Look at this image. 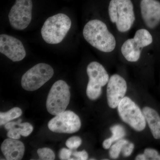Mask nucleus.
I'll use <instances>...</instances> for the list:
<instances>
[{
	"label": "nucleus",
	"instance_id": "19",
	"mask_svg": "<svg viewBox=\"0 0 160 160\" xmlns=\"http://www.w3.org/2000/svg\"><path fill=\"white\" fill-rule=\"evenodd\" d=\"M128 143H129V141L122 139L117 141L115 144L110 147L109 152L110 157L113 159L118 158L123 147Z\"/></svg>",
	"mask_w": 160,
	"mask_h": 160
},
{
	"label": "nucleus",
	"instance_id": "3",
	"mask_svg": "<svg viewBox=\"0 0 160 160\" xmlns=\"http://www.w3.org/2000/svg\"><path fill=\"white\" fill-rule=\"evenodd\" d=\"M71 23L70 18L63 13L48 18L41 29L43 40L49 44L61 42L70 29Z\"/></svg>",
	"mask_w": 160,
	"mask_h": 160
},
{
	"label": "nucleus",
	"instance_id": "9",
	"mask_svg": "<svg viewBox=\"0 0 160 160\" xmlns=\"http://www.w3.org/2000/svg\"><path fill=\"white\" fill-rule=\"evenodd\" d=\"M48 126L53 132L73 133L81 128V120L74 112L67 110L56 115L49 121Z\"/></svg>",
	"mask_w": 160,
	"mask_h": 160
},
{
	"label": "nucleus",
	"instance_id": "18",
	"mask_svg": "<svg viewBox=\"0 0 160 160\" xmlns=\"http://www.w3.org/2000/svg\"><path fill=\"white\" fill-rule=\"evenodd\" d=\"M22 113V109L18 107H14L6 112H0V125H5L12 120L20 117Z\"/></svg>",
	"mask_w": 160,
	"mask_h": 160
},
{
	"label": "nucleus",
	"instance_id": "21",
	"mask_svg": "<svg viewBox=\"0 0 160 160\" xmlns=\"http://www.w3.org/2000/svg\"><path fill=\"white\" fill-rule=\"evenodd\" d=\"M82 143L81 138L78 136H73L69 138L66 141V146L69 149L73 150L78 148Z\"/></svg>",
	"mask_w": 160,
	"mask_h": 160
},
{
	"label": "nucleus",
	"instance_id": "22",
	"mask_svg": "<svg viewBox=\"0 0 160 160\" xmlns=\"http://www.w3.org/2000/svg\"><path fill=\"white\" fill-rule=\"evenodd\" d=\"M144 154L146 156L147 159L160 160V155L158 152L154 149L147 148L144 151Z\"/></svg>",
	"mask_w": 160,
	"mask_h": 160
},
{
	"label": "nucleus",
	"instance_id": "1",
	"mask_svg": "<svg viewBox=\"0 0 160 160\" xmlns=\"http://www.w3.org/2000/svg\"><path fill=\"white\" fill-rule=\"evenodd\" d=\"M83 34L89 44L100 51L109 52L115 48V38L109 31L106 24L100 20H92L86 23Z\"/></svg>",
	"mask_w": 160,
	"mask_h": 160
},
{
	"label": "nucleus",
	"instance_id": "11",
	"mask_svg": "<svg viewBox=\"0 0 160 160\" xmlns=\"http://www.w3.org/2000/svg\"><path fill=\"white\" fill-rule=\"evenodd\" d=\"M127 89V83L122 77L118 74L112 76L107 87V101L109 107L115 109L118 107L125 97Z\"/></svg>",
	"mask_w": 160,
	"mask_h": 160
},
{
	"label": "nucleus",
	"instance_id": "7",
	"mask_svg": "<svg viewBox=\"0 0 160 160\" xmlns=\"http://www.w3.org/2000/svg\"><path fill=\"white\" fill-rule=\"evenodd\" d=\"M87 73L89 81L86 94L89 99H97L102 94V87L109 82V75L102 65L96 62L89 63L87 66Z\"/></svg>",
	"mask_w": 160,
	"mask_h": 160
},
{
	"label": "nucleus",
	"instance_id": "12",
	"mask_svg": "<svg viewBox=\"0 0 160 160\" xmlns=\"http://www.w3.org/2000/svg\"><path fill=\"white\" fill-rule=\"evenodd\" d=\"M141 14L147 27L154 29L160 22V3L156 0H142Z\"/></svg>",
	"mask_w": 160,
	"mask_h": 160
},
{
	"label": "nucleus",
	"instance_id": "2",
	"mask_svg": "<svg viewBox=\"0 0 160 160\" xmlns=\"http://www.w3.org/2000/svg\"><path fill=\"white\" fill-rule=\"evenodd\" d=\"M108 11L110 21L120 32L129 31L134 24L135 17L131 0H111Z\"/></svg>",
	"mask_w": 160,
	"mask_h": 160
},
{
	"label": "nucleus",
	"instance_id": "5",
	"mask_svg": "<svg viewBox=\"0 0 160 160\" xmlns=\"http://www.w3.org/2000/svg\"><path fill=\"white\" fill-rule=\"evenodd\" d=\"M53 74L54 70L49 65L38 64L23 75L21 81L22 87L27 91L37 90L49 81Z\"/></svg>",
	"mask_w": 160,
	"mask_h": 160
},
{
	"label": "nucleus",
	"instance_id": "25",
	"mask_svg": "<svg viewBox=\"0 0 160 160\" xmlns=\"http://www.w3.org/2000/svg\"><path fill=\"white\" fill-rule=\"evenodd\" d=\"M72 155L76 158V160H86L88 158V154L86 150L80 152H73Z\"/></svg>",
	"mask_w": 160,
	"mask_h": 160
},
{
	"label": "nucleus",
	"instance_id": "4",
	"mask_svg": "<svg viewBox=\"0 0 160 160\" xmlns=\"http://www.w3.org/2000/svg\"><path fill=\"white\" fill-rule=\"evenodd\" d=\"M69 87L63 80L55 82L48 95L46 101L47 111L52 115H57L66 110L70 101Z\"/></svg>",
	"mask_w": 160,
	"mask_h": 160
},
{
	"label": "nucleus",
	"instance_id": "15",
	"mask_svg": "<svg viewBox=\"0 0 160 160\" xmlns=\"http://www.w3.org/2000/svg\"><path fill=\"white\" fill-rule=\"evenodd\" d=\"M142 112L153 137L160 139V117L158 112L149 107H144Z\"/></svg>",
	"mask_w": 160,
	"mask_h": 160
},
{
	"label": "nucleus",
	"instance_id": "23",
	"mask_svg": "<svg viewBox=\"0 0 160 160\" xmlns=\"http://www.w3.org/2000/svg\"><path fill=\"white\" fill-rule=\"evenodd\" d=\"M72 154V152L71 149L62 148L60 150L59 157L61 160H72L71 156Z\"/></svg>",
	"mask_w": 160,
	"mask_h": 160
},
{
	"label": "nucleus",
	"instance_id": "10",
	"mask_svg": "<svg viewBox=\"0 0 160 160\" xmlns=\"http://www.w3.org/2000/svg\"><path fill=\"white\" fill-rule=\"evenodd\" d=\"M0 52L14 62L22 61L26 56L21 41L7 34L0 35Z\"/></svg>",
	"mask_w": 160,
	"mask_h": 160
},
{
	"label": "nucleus",
	"instance_id": "27",
	"mask_svg": "<svg viewBox=\"0 0 160 160\" xmlns=\"http://www.w3.org/2000/svg\"><path fill=\"white\" fill-rule=\"evenodd\" d=\"M135 159L137 160H148L145 154H139L136 157Z\"/></svg>",
	"mask_w": 160,
	"mask_h": 160
},
{
	"label": "nucleus",
	"instance_id": "20",
	"mask_svg": "<svg viewBox=\"0 0 160 160\" xmlns=\"http://www.w3.org/2000/svg\"><path fill=\"white\" fill-rule=\"evenodd\" d=\"M37 153L39 157V160H53L55 158V155L52 149L48 148L39 149Z\"/></svg>",
	"mask_w": 160,
	"mask_h": 160
},
{
	"label": "nucleus",
	"instance_id": "16",
	"mask_svg": "<svg viewBox=\"0 0 160 160\" xmlns=\"http://www.w3.org/2000/svg\"><path fill=\"white\" fill-rule=\"evenodd\" d=\"M33 129V126L30 123H19L8 130L7 135L9 138L18 140L21 138V136L25 137L28 136L31 134Z\"/></svg>",
	"mask_w": 160,
	"mask_h": 160
},
{
	"label": "nucleus",
	"instance_id": "26",
	"mask_svg": "<svg viewBox=\"0 0 160 160\" xmlns=\"http://www.w3.org/2000/svg\"><path fill=\"white\" fill-rule=\"evenodd\" d=\"M22 120L19 119L18 120L17 122H9L6 123L5 125V128L7 130H9L11 128H13V127L15 126L16 125H17L19 123H21Z\"/></svg>",
	"mask_w": 160,
	"mask_h": 160
},
{
	"label": "nucleus",
	"instance_id": "13",
	"mask_svg": "<svg viewBox=\"0 0 160 160\" xmlns=\"http://www.w3.org/2000/svg\"><path fill=\"white\" fill-rule=\"evenodd\" d=\"M1 149L6 159L8 160L22 159L25 151V146L22 142L11 138L4 140Z\"/></svg>",
	"mask_w": 160,
	"mask_h": 160
},
{
	"label": "nucleus",
	"instance_id": "8",
	"mask_svg": "<svg viewBox=\"0 0 160 160\" xmlns=\"http://www.w3.org/2000/svg\"><path fill=\"white\" fill-rule=\"evenodd\" d=\"M32 2V0H16L9 12V23L13 29L22 30L31 22Z\"/></svg>",
	"mask_w": 160,
	"mask_h": 160
},
{
	"label": "nucleus",
	"instance_id": "17",
	"mask_svg": "<svg viewBox=\"0 0 160 160\" xmlns=\"http://www.w3.org/2000/svg\"><path fill=\"white\" fill-rule=\"evenodd\" d=\"M110 130L112 133V136L105 140L103 142V147L105 149H109L112 143L122 139L126 136V130L121 125H116L112 126Z\"/></svg>",
	"mask_w": 160,
	"mask_h": 160
},
{
	"label": "nucleus",
	"instance_id": "6",
	"mask_svg": "<svg viewBox=\"0 0 160 160\" xmlns=\"http://www.w3.org/2000/svg\"><path fill=\"white\" fill-rule=\"evenodd\" d=\"M118 107L120 117L136 131H142L146 128V120L139 107L129 97H125Z\"/></svg>",
	"mask_w": 160,
	"mask_h": 160
},
{
	"label": "nucleus",
	"instance_id": "14",
	"mask_svg": "<svg viewBox=\"0 0 160 160\" xmlns=\"http://www.w3.org/2000/svg\"><path fill=\"white\" fill-rule=\"evenodd\" d=\"M145 47L142 42L135 38L129 39L123 43L121 52L127 61L136 62L140 58L142 49Z\"/></svg>",
	"mask_w": 160,
	"mask_h": 160
},
{
	"label": "nucleus",
	"instance_id": "24",
	"mask_svg": "<svg viewBox=\"0 0 160 160\" xmlns=\"http://www.w3.org/2000/svg\"><path fill=\"white\" fill-rule=\"evenodd\" d=\"M134 148V145L133 143H128L124 146L122 150L123 155L125 157L129 156L132 153Z\"/></svg>",
	"mask_w": 160,
	"mask_h": 160
}]
</instances>
